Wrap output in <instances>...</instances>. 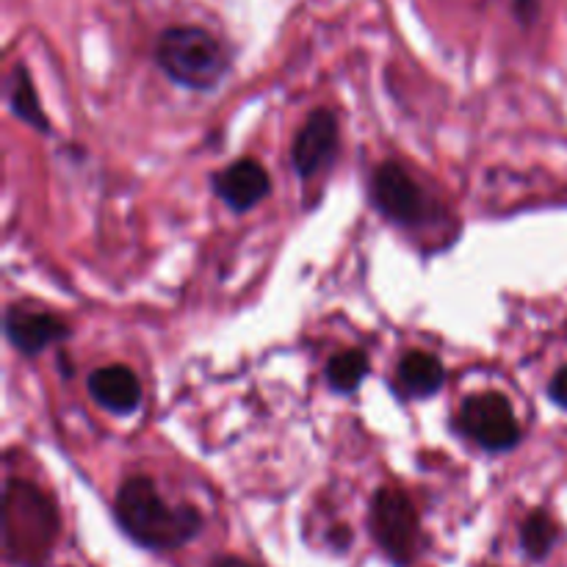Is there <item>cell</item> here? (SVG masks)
<instances>
[{
	"instance_id": "obj_1",
	"label": "cell",
	"mask_w": 567,
	"mask_h": 567,
	"mask_svg": "<svg viewBox=\"0 0 567 567\" xmlns=\"http://www.w3.org/2000/svg\"><path fill=\"white\" fill-rule=\"evenodd\" d=\"M120 529L150 551H175L203 529V515L192 504H169L150 476H131L122 482L114 498Z\"/></svg>"
},
{
	"instance_id": "obj_2",
	"label": "cell",
	"mask_w": 567,
	"mask_h": 567,
	"mask_svg": "<svg viewBox=\"0 0 567 567\" xmlns=\"http://www.w3.org/2000/svg\"><path fill=\"white\" fill-rule=\"evenodd\" d=\"M155 61L186 89H214L227 75L225 48L197 25L166 28L155 42Z\"/></svg>"
},
{
	"instance_id": "obj_3",
	"label": "cell",
	"mask_w": 567,
	"mask_h": 567,
	"mask_svg": "<svg viewBox=\"0 0 567 567\" xmlns=\"http://www.w3.org/2000/svg\"><path fill=\"white\" fill-rule=\"evenodd\" d=\"M3 513L9 557H42L59 532V515L48 493L25 480H9Z\"/></svg>"
},
{
	"instance_id": "obj_4",
	"label": "cell",
	"mask_w": 567,
	"mask_h": 567,
	"mask_svg": "<svg viewBox=\"0 0 567 567\" xmlns=\"http://www.w3.org/2000/svg\"><path fill=\"white\" fill-rule=\"evenodd\" d=\"M371 535L393 565L408 567L419 554L421 524L413 502L402 487H380L371 498Z\"/></svg>"
},
{
	"instance_id": "obj_5",
	"label": "cell",
	"mask_w": 567,
	"mask_h": 567,
	"mask_svg": "<svg viewBox=\"0 0 567 567\" xmlns=\"http://www.w3.org/2000/svg\"><path fill=\"white\" fill-rule=\"evenodd\" d=\"M460 426L471 441L493 454L509 452L520 443V424L513 404L498 391H482L465 399L460 408Z\"/></svg>"
},
{
	"instance_id": "obj_6",
	"label": "cell",
	"mask_w": 567,
	"mask_h": 567,
	"mask_svg": "<svg viewBox=\"0 0 567 567\" xmlns=\"http://www.w3.org/2000/svg\"><path fill=\"white\" fill-rule=\"evenodd\" d=\"M371 203L385 219L404 227L421 225L430 216V199H426L424 188L413 181L404 166L393 164V161L377 166L374 177H371Z\"/></svg>"
},
{
	"instance_id": "obj_7",
	"label": "cell",
	"mask_w": 567,
	"mask_h": 567,
	"mask_svg": "<svg viewBox=\"0 0 567 567\" xmlns=\"http://www.w3.org/2000/svg\"><path fill=\"white\" fill-rule=\"evenodd\" d=\"M338 142H341V127H338L336 111L316 109L293 138L291 161L297 175L308 181V177H316L321 169H327L336 158Z\"/></svg>"
},
{
	"instance_id": "obj_8",
	"label": "cell",
	"mask_w": 567,
	"mask_h": 567,
	"mask_svg": "<svg viewBox=\"0 0 567 567\" xmlns=\"http://www.w3.org/2000/svg\"><path fill=\"white\" fill-rule=\"evenodd\" d=\"M6 338L14 343L17 352L25 358H37L44 349L55 347V343L70 338V327L59 319V316L48 313V310H31L22 305H11L6 310Z\"/></svg>"
},
{
	"instance_id": "obj_9",
	"label": "cell",
	"mask_w": 567,
	"mask_h": 567,
	"mask_svg": "<svg viewBox=\"0 0 567 567\" xmlns=\"http://www.w3.org/2000/svg\"><path fill=\"white\" fill-rule=\"evenodd\" d=\"M214 192L236 214H247L271 192V177L255 158H241L214 175Z\"/></svg>"
},
{
	"instance_id": "obj_10",
	"label": "cell",
	"mask_w": 567,
	"mask_h": 567,
	"mask_svg": "<svg viewBox=\"0 0 567 567\" xmlns=\"http://www.w3.org/2000/svg\"><path fill=\"white\" fill-rule=\"evenodd\" d=\"M86 391L94 402L103 410L114 415H131L136 413L138 404H142V380L133 369L116 363V365H103V369H94L89 374Z\"/></svg>"
},
{
	"instance_id": "obj_11",
	"label": "cell",
	"mask_w": 567,
	"mask_h": 567,
	"mask_svg": "<svg viewBox=\"0 0 567 567\" xmlns=\"http://www.w3.org/2000/svg\"><path fill=\"white\" fill-rule=\"evenodd\" d=\"M396 382L404 396L426 399L441 391L443 382H446V369H443V363L435 354L413 349V352H408L399 360Z\"/></svg>"
},
{
	"instance_id": "obj_12",
	"label": "cell",
	"mask_w": 567,
	"mask_h": 567,
	"mask_svg": "<svg viewBox=\"0 0 567 567\" xmlns=\"http://www.w3.org/2000/svg\"><path fill=\"white\" fill-rule=\"evenodd\" d=\"M9 105H11V111H14L17 120H22L25 125L37 127L39 133H50V122H48V116H44L42 105H39L37 89H33L31 75H28V70L22 64H17L14 72H11Z\"/></svg>"
},
{
	"instance_id": "obj_13",
	"label": "cell",
	"mask_w": 567,
	"mask_h": 567,
	"mask_svg": "<svg viewBox=\"0 0 567 567\" xmlns=\"http://www.w3.org/2000/svg\"><path fill=\"white\" fill-rule=\"evenodd\" d=\"M365 374H369V358H365L363 349H343V352L332 354L330 363H327V382L338 393L358 391Z\"/></svg>"
},
{
	"instance_id": "obj_14",
	"label": "cell",
	"mask_w": 567,
	"mask_h": 567,
	"mask_svg": "<svg viewBox=\"0 0 567 567\" xmlns=\"http://www.w3.org/2000/svg\"><path fill=\"white\" fill-rule=\"evenodd\" d=\"M557 543V526L546 513H532L520 529V546L532 559H546Z\"/></svg>"
},
{
	"instance_id": "obj_15",
	"label": "cell",
	"mask_w": 567,
	"mask_h": 567,
	"mask_svg": "<svg viewBox=\"0 0 567 567\" xmlns=\"http://www.w3.org/2000/svg\"><path fill=\"white\" fill-rule=\"evenodd\" d=\"M548 396H551V402L559 404V408H567V365L565 369H559L557 377L551 380V385H548Z\"/></svg>"
},
{
	"instance_id": "obj_16",
	"label": "cell",
	"mask_w": 567,
	"mask_h": 567,
	"mask_svg": "<svg viewBox=\"0 0 567 567\" xmlns=\"http://www.w3.org/2000/svg\"><path fill=\"white\" fill-rule=\"evenodd\" d=\"M210 567H255V565L244 563L241 557H216L214 563H210Z\"/></svg>"
}]
</instances>
